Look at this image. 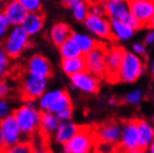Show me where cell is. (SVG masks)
<instances>
[{"label":"cell","instance_id":"4fadbf2b","mask_svg":"<svg viewBox=\"0 0 154 153\" xmlns=\"http://www.w3.org/2000/svg\"><path fill=\"white\" fill-rule=\"evenodd\" d=\"M26 72L41 78H50L53 74V66L50 60L42 54H34L26 61Z\"/></svg>","mask_w":154,"mask_h":153},{"label":"cell","instance_id":"4316f807","mask_svg":"<svg viewBox=\"0 0 154 153\" xmlns=\"http://www.w3.org/2000/svg\"><path fill=\"white\" fill-rule=\"evenodd\" d=\"M58 48H59V53H60V56L61 57V60L75 59V58L84 56L79 47L77 46V44L72 38L66 40Z\"/></svg>","mask_w":154,"mask_h":153},{"label":"cell","instance_id":"7bdbcfd3","mask_svg":"<svg viewBox=\"0 0 154 153\" xmlns=\"http://www.w3.org/2000/svg\"><path fill=\"white\" fill-rule=\"evenodd\" d=\"M145 153H154V140H153L152 143L149 146V148H147Z\"/></svg>","mask_w":154,"mask_h":153},{"label":"cell","instance_id":"74e56055","mask_svg":"<svg viewBox=\"0 0 154 153\" xmlns=\"http://www.w3.org/2000/svg\"><path fill=\"white\" fill-rule=\"evenodd\" d=\"M60 122H66V121H72L73 116V108L69 107L67 109H64L63 111L60 112L58 114H56Z\"/></svg>","mask_w":154,"mask_h":153},{"label":"cell","instance_id":"7dc6e473","mask_svg":"<svg viewBox=\"0 0 154 153\" xmlns=\"http://www.w3.org/2000/svg\"><path fill=\"white\" fill-rule=\"evenodd\" d=\"M152 98H153V102H154V93H153V96H152Z\"/></svg>","mask_w":154,"mask_h":153},{"label":"cell","instance_id":"6da1fadb","mask_svg":"<svg viewBox=\"0 0 154 153\" xmlns=\"http://www.w3.org/2000/svg\"><path fill=\"white\" fill-rule=\"evenodd\" d=\"M13 116L24 137H31L39 130L42 112L39 110L36 101H25L14 110Z\"/></svg>","mask_w":154,"mask_h":153},{"label":"cell","instance_id":"60d3db41","mask_svg":"<svg viewBox=\"0 0 154 153\" xmlns=\"http://www.w3.org/2000/svg\"><path fill=\"white\" fill-rule=\"evenodd\" d=\"M146 27L149 28V30H154V14L151 17V19L149 20V21L148 23V24H147Z\"/></svg>","mask_w":154,"mask_h":153},{"label":"cell","instance_id":"484cf974","mask_svg":"<svg viewBox=\"0 0 154 153\" xmlns=\"http://www.w3.org/2000/svg\"><path fill=\"white\" fill-rule=\"evenodd\" d=\"M60 67L62 72L68 75L69 77L80 73L85 71V62L84 56L75 58V59H69V60H61Z\"/></svg>","mask_w":154,"mask_h":153},{"label":"cell","instance_id":"f35d334b","mask_svg":"<svg viewBox=\"0 0 154 153\" xmlns=\"http://www.w3.org/2000/svg\"><path fill=\"white\" fill-rule=\"evenodd\" d=\"M32 153H49L47 147L43 143L37 142V144H32Z\"/></svg>","mask_w":154,"mask_h":153},{"label":"cell","instance_id":"4dcf8cb0","mask_svg":"<svg viewBox=\"0 0 154 153\" xmlns=\"http://www.w3.org/2000/svg\"><path fill=\"white\" fill-rule=\"evenodd\" d=\"M14 112L13 107L7 98L0 97V121L11 116Z\"/></svg>","mask_w":154,"mask_h":153},{"label":"cell","instance_id":"5b68a950","mask_svg":"<svg viewBox=\"0 0 154 153\" xmlns=\"http://www.w3.org/2000/svg\"><path fill=\"white\" fill-rule=\"evenodd\" d=\"M97 144V139L94 130L89 126L81 125L77 134L64 146H62L64 153H83L92 152Z\"/></svg>","mask_w":154,"mask_h":153},{"label":"cell","instance_id":"8fae6325","mask_svg":"<svg viewBox=\"0 0 154 153\" xmlns=\"http://www.w3.org/2000/svg\"><path fill=\"white\" fill-rule=\"evenodd\" d=\"M125 49L120 46H112L106 47L105 52V65H106V75L105 78L112 82L116 83L117 74L122 64Z\"/></svg>","mask_w":154,"mask_h":153},{"label":"cell","instance_id":"836d02e7","mask_svg":"<svg viewBox=\"0 0 154 153\" xmlns=\"http://www.w3.org/2000/svg\"><path fill=\"white\" fill-rule=\"evenodd\" d=\"M120 20H122L123 23H125V24H127L128 26H130L132 29H134L135 31H137L143 27V25L129 11L127 13H125Z\"/></svg>","mask_w":154,"mask_h":153},{"label":"cell","instance_id":"d4e9b609","mask_svg":"<svg viewBox=\"0 0 154 153\" xmlns=\"http://www.w3.org/2000/svg\"><path fill=\"white\" fill-rule=\"evenodd\" d=\"M60 123V122L56 114L51 112H42L39 130L44 136H54L55 132L59 127Z\"/></svg>","mask_w":154,"mask_h":153},{"label":"cell","instance_id":"277c9868","mask_svg":"<svg viewBox=\"0 0 154 153\" xmlns=\"http://www.w3.org/2000/svg\"><path fill=\"white\" fill-rule=\"evenodd\" d=\"M30 36L21 26L11 27L1 45L10 59H18L30 47Z\"/></svg>","mask_w":154,"mask_h":153},{"label":"cell","instance_id":"f1b7e54d","mask_svg":"<svg viewBox=\"0 0 154 153\" xmlns=\"http://www.w3.org/2000/svg\"><path fill=\"white\" fill-rule=\"evenodd\" d=\"M10 68V58L5 52L2 45L0 44V78H3L8 73Z\"/></svg>","mask_w":154,"mask_h":153},{"label":"cell","instance_id":"30bf717a","mask_svg":"<svg viewBox=\"0 0 154 153\" xmlns=\"http://www.w3.org/2000/svg\"><path fill=\"white\" fill-rule=\"evenodd\" d=\"M138 148L139 144L137 118L125 120L122 123V134H121L118 148L122 150V153H126Z\"/></svg>","mask_w":154,"mask_h":153},{"label":"cell","instance_id":"f546056e","mask_svg":"<svg viewBox=\"0 0 154 153\" xmlns=\"http://www.w3.org/2000/svg\"><path fill=\"white\" fill-rule=\"evenodd\" d=\"M20 2L28 13L42 12L43 3L40 0H20Z\"/></svg>","mask_w":154,"mask_h":153},{"label":"cell","instance_id":"44dd1931","mask_svg":"<svg viewBox=\"0 0 154 153\" xmlns=\"http://www.w3.org/2000/svg\"><path fill=\"white\" fill-rule=\"evenodd\" d=\"M71 38L77 44L83 55H85L88 52L92 51L102 43L101 41L96 39L91 35L83 32H72Z\"/></svg>","mask_w":154,"mask_h":153},{"label":"cell","instance_id":"2e32d148","mask_svg":"<svg viewBox=\"0 0 154 153\" xmlns=\"http://www.w3.org/2000/svg\"><path fill=\"white\" fill-rule=\"evenodd\" d=\"M2 12L11 27L20 26L28 14L20 0H11L7 2L3 6Z\"/></svg>","mask_w":154,"mask_h":153},{"label":"cell","instance_id":"7c38bea8","mask_svg":"<svg viewBox=\"0 0 154 153\" xmlns=\"http://www.w3.org/2000/svg\"><path fill=\"white\" fill-rule=\"evenodd\" d=\"M70 82L74 89L86 95L97 94L100 88V78L86 70L70 77Z\"/></svg>","mask_w":154,"mask_h":153},{"label":"cell","instance_id":"9c48e42d","mask_svg":"<svg viewBox=\"0 0 154 153\" xmlns=\"http://www.w3.org/2000/svg\"><path fill=\"white\" fill-rule=\"evenodd\" d=\"M94 132L97 142L118 146L122 134V124L116 120H109L96 128Z\"/></svg>","mask_w":154,"mask_h":153},{"label":"cell","instance_id":"83f0119b","mask_svg":"<svg viewBox=\"0 0 154 153\" xmlns=\"http://www.w3.org/2000/svg\"><path fill=\"white\" fill-rule=\"evenodd\" d=\"M1 153H32V144L28 140H23L13 146L6 147Z\"/></svg>","mask_w":154,"mask_h":153},{"label":"cell","instance_id":"f6af8a7d","mask_svg":"<svg viewBox=\"0 0 154 153\" xmlns=\"http://www.w3.org/2000/svg\"><path fill=\"white\" fill-rule=\"evenodd\" d=\"M150 73L154 77V57H153V59L151 60V62H150Z\"/></svg>","mask_w":154,"mask_h":153},{"label":"cell","instance_id":"603a6c76","mask_svg":"<svg viewBox=\"0 0 154 153\" xmlns=\"http://www.w3.org/2000/svg\"><path fill=\"white\" fill-rule=\"evenodd\" d=\"M106 12V17L109 20L121 19L129 11L128 3L124 0H107L101 1Z\"/></svg>","mask_w":154,"mask_h":153},{"label":"cell","instance_id":"52a82bcc","mask_svg":"<svg viewBox=\"0 0 154 153\" xmlns=\"http://www.w3.org/2000/svg\"><path fill=\"white\" fill-rule=\"evenodd\" d=\"M106 45L102 42L98 47L92 51L84 55L85 62V70L95 75L97 78H105L106 65H105V52Z\"/></svg>","mask_w":154,"mask_h":153},{"label":"cell","instance_id":"d6986e66","mask_svg":"<svg viewBox=\"0 0 154 153\" xmlns=\"http://www.w3.org/2000/svg\"><path fill=\"white\" fill-rule=\"evenodd\" d=\"M20 26L30 37L35 36L41 32L45 26V15L43 12L28 13Z\"/></svg>","mask_w":154,"mask_h":153},{"label":"cell","instance_id":"681fc988","mask_svg":"<svg viewBox=\"0 0 154 153\" xmlns=\"http://www.w3.org/2000/svg\"><path fill=\"white\" fill-rule=\"evenodd\" d=\"M153 85H154V79H153Z\"/></svg>","mask_w":154,"mask_h":153},{"label":"cell","instance_id":"9a60e30c","mask_svg":"<svg viewBox=\"0 0 154 153\" xmlns=\"http://www.w3.org/2000/svg\"><path fill=\"white\" fill-rule=\"evenodd\" d=\"M127 3L129 12L139 21L143 27L147 26L154 14V0H131L127 1Z\"/></svg>","mask_w":154,"mask_h":153},{"label":"cell","instance_id":"c3c4849f","mask_svg":"<svg viewBox=\"0 0 154 153\" xmlns=\"http://www.w3.org/2000/svg\"><path fill=\"white\" fill-rule=\"evenodd\" d=\"M83 153H92V152H83Z\"/></svg>","mask_w":154,"mask_h":153},{"label":"cell","instance_id":"7a4b0ae2","mask_svg":"<svg viewBox=\"0 0 154 153\" xmlns=\"http://www.w3.org/2000/svg\"><path fill=\"white\" fill-rule=\"evenodd\" d=\"M39 110L42 112H51L58 114L64 109L72 107V102L70 94L65 89H50L36 101Z\"/></svg>","mask_w":154,"mask_h":153},{"label":"cell","instance_id":"ba28073f","mask_svg":"<svg viewBox=\"0 0 154 153\" xmlns=\"http://www.w3.org/2000/svg\"><path fill=\"white\" fill-rule=\"evenodd\" d=\"M84 24L85 29L88 31L89 35L94 36L98 41H112L111 21L106 16L100 17L89 15L84 21Z\"/></svg>","mask_w":154,"mask_h":153},{"label":"cell","instance_id":"e575fe53","mask_svg":"<svg viewBox=\"0 0 154 153\" xmlns=\"http://www.w3.org/2000/svg\"><path fill=\"white\" fill-rule=\"evenodd\" d=\"M89 15L104 17L106 16L105 8L101 3L100 2H89Z\"/></svg>","mask_w":154,"mask_h":153},{"label":"cell","instance_id":"d590c367","mask_svg":"<svg viewBox=\"0 0 154 153\" xmlns=\"http://www.w3.org/2000/svg\"><path fill=\"white\" fill-rule=\"evenodd\" d=\"M132 52L140 58H144L147 56V46L144 43H140V42L135 43L132 46Z\"/></svg>","mask_w":154,"mask_h":153},{"label":"cell","instance_id":"ac0fdd59","mask_svg":"<svg viewBox=\"0 0 154 153\" xmlns=\"http://www.w3.org/2000/svg\"><path fill=\"white\" fill-rule=\"evenodd\" d=\"M72 32L69 24L63 21H58L51 26L48 32V37L53 45L59 47L66 40L71 38Z\"/></svg>","mask_w":154,"mask_h":153},{"label":"cell","instance_id":"e0dca14e","mask_svg":"<svg viewBox=\"0 0 154 153\" xmlns=\"http://www.w3.org/2000/svg\"><path fill=\"white\" fill-rule=\"evenodd\" d=\"M81 125L75 124L72 121L60 122L57 131L54 134V140L57 144L64 146L77 134Z\"/></svg>","mask_w":154,"mask_h":153},{"label":"cell","instance_id":"ffe728a7","mask_svg":"<svg viewBox=\"0 0 154 153\" xmlns=\"http://www.w3.org/2000/svg\"><path fill=\"white\" fill-rule=\"evenodd\" d=\"M137 132L139 148L146 151L154 140V126L144 119H137Z\"/></svg>","mask_w":154,"mask_h":153},{"label":"cell","instance_id":"cb8c5ba5","mask_svg":"<svg viewBox=\"0 0 154 153\" xmlns=\"http://www.w3.org/2000/svg\"><path fill=\"white\" fill-rule=\"evenodd\" d=\"M64 4L72 11L73 18L79 23H84L89 16V2L83 0H68L64 1Z\"/></svg>","mask_w":154,"mask_h":153},{"label":"cell","instance_id":"bcb514c9","mask_svg":"<svg viewBox=\"0 0 154 153\" xmlns=\"http://www.w3.org/2000/svg\"><path fill=\"white\" fill-rule=\"evenodd\" d=\"M151 122H152V124H151L154 126V114H153V115H152V117H151Z\"/></svg>","mask_w":154,"mask_h":153},{"label":"cell","instance_id":"8992f818","mask_svg":"<svg viewBox=\"0 0 154 153\" xmlns=\"http://www.w3.org/2000/svg\"><path fill=\"white\" fill-rule=\"evenodd\" d=\"M48 79L25 72L21 79L20 89L25 101H37L48 90Z\"/></svg>","mask_w":154,"mask_h":153},{"label":"cell","instance_id":"d6a6232c","mask_svg":"<svg viewBox=\"0 0 154 153\" xmlns=\"http://www.w3.org/2000/svg\"><path fill=\"white\" fill-rule=\"evenodd\" d=\"M10 28H11V26H10L7 18L5 17L2 10H0V44L4 41V39L8 35Z\"/></svg>","mask_w":154,"mask_h":153},{"label":"cell","instance_id":"3957f363","mask_svg":"<svg viewBox=\"0 0 154 153\" xmlns=\"http://www.w3.org/2000/svg\"><path fill=\"white\" fill-rule=\"evenodd\" d=\"M144 72L145 63L142 58L138 57L132 51H125L117 74L116 83H135L141 77Z\"/></svg>","mask_w":154,"mask_h":153},{"label":"cell","instance_id":"7402d4cb","mask_svg":"<svg viewBox=\"0 0 154 153\" xmlns=\"http://www.w3.org/2000/svg\"><path fill=\"white\" fill-rule=\"evenodd\" d=\"M111 21L112 41H127L134 36L136 31L123 23L119 19L109 20Z\"/></svg>","mask_w":154,"mask_h":153},{"label":"cell","instance_id":"ab89813d","mask_svg":"<svg viewBox=\"0 0 154 153\" xmlns=\"http://www.w3.org/2000/svg\"><path fill=\"white\" fill-rule=\"evenodd\" d=\"M143 43L145 44L146 46H151L154 44V30H149L147 35L144 37V41Z\"/></svg>","mask_w":154,"mask_h":153},{"label":"cell","instance_id":"ee69618b","mask_svg":"<svg viewBox=\"0 0 154 153\" xmlns=\"http://www.w3.org/2000/svg\"><path fill=\"white\" fill-rule=\"evenodd\" d=\"M108 102H109V105H116L118 103V100H117V98H115V97H111L108 100Z\"/></svg>","mask_w":154,"mask_h":153},{"label":"cell","instance_id":"b9f144b4","mask_svg":"<svg viewBox=\"0 0 154 153\" xmlns=\"http://www.w3.org/2000/svg\"><path fill=\"white\" fill-rule=\"evenodd\" d=\"M5 148V143H4V138H3V136H2V133L1 131H0V153L1 151Z\"/></svg>","mask_w":154,"mask_h":153},{"label":"cell","instance_id":"1f68e13d","mask_svg":"<svg viewBox=\"0 0 154 153\" xmlns=\"http://www.w3.org/2000/svg\"><path fill=\"white\" fill-rule=\"evenodd\" d=\"M143 96H144V94H143V91L141 89H135L133 91H130L125 95V102L131 105H137L139 104L142 99Z\"/></svg>","mask_w":154,"mask_h":153},{"label":"cell","instance_id":"5bb4252c","mask_svg":"<svg viewBox=\"0 0 154 153\" xmlns=\"http://www.w3.org/2000/svg\"><path fill=\"white\" fill-rule=\"evenodd\" d=\"M0 131H1L4 138L5 148L13 146L24 140V136L21 133L20 128L13 114L0 121Z\"/></svg>","mask_w":154,"mask_h":153},{"label":"cell","instance_id":"8d00e7d4","mask_svg":"<svg viewBox=\"0 0 154 153\" xmlns=\"http://www.w3.org/2000/svg\"><path fill=\"white\" fill-rule=\"evenodd\" d=\"M11 89H12L11 85H10V84L7 80L5 79L0 80V97L7 98L10 95V93H11Z\"/></svg>","mask_w":154,"mask_h":153}]
</instances>
